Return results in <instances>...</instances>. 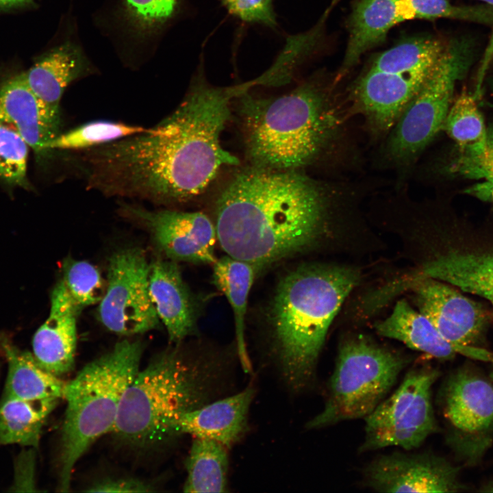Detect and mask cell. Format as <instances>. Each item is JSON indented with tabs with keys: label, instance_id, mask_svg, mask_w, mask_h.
Returning a JSON list of instances; mask_svg holds the SVG:
<instances>
[{
	"label": "cell",
	"instance_id": "obj_1",
	"mask_svg": "<svg viewBox=\"0 0 493 493\" xmlns=\"http://www.w3.org/2000/svg\"><path fill=\"white\" fill-rule=\"evenodd\" d=\"M257 84L197 86L147 132L82 151L78 159L87 189L164 205L199 195L223 166L238 164L220 137L232 99Z\"/></svg>",
	"mask_w": 493,
	"mask_h": 493
},
{
	"label": "cell",
	"instance_id": "obj_2",
	"mask_svg": "<svg viewBox=\"0 0 493 493\" xmlns=\"http://www.w3.org/2000/svg\"><path fill=\"white\" fill-rule=\"evenodd\" d=\"M327 214L323 193L307 177L255 167L222 192L214 224L227 255L260 269L312 246Z\"/></svg>",
	"mask_w": 493,
	"mask_h": 493
},
{
	"label": "cell",
	"instance_id": "obj_3",
	"mask_svg": "<svg viewBox=\"0 0 493 493\" xmlns=\"http://www.w3.org/2000/svg\"><path fill=\"white\" fill-rule=\"evenodd\" d=\"M359 280L355 268L316 264L291 270L278 283L269 314L271 343L291 390L314 379L329 328Z\"/></svg>",
	"mask_w": 493,
	"mask_h": 493
},
{
	"label": "cell",
	"instance_id": "obj_4",
	"mask_svg": "<svg viewBox=\"0 0 493 493\" xmlns=\"http://www.w3.org/2000/svg\"><path fill=\"white\" fill-rule=\"evenodd\" d=\"M223 370L216 359L188 357L177 349L160 353L124 392L112 433L140 447L178 435L184 414L214 401Z\"/></svg>",
	"mask_w": 493,
	"mask_h": 493
},
{
	"label": "cell",
	"instance_id": "obj_5",
	"mask_svg": "<svg viewBox=\"0 0 493 493\" xmlns=\"http://www.w3.org/2000/svg\"><path fill=\"white\" fill-rule=\"evenodd\" d=\"M248 155L255 167L294 170L312 162L331 140L336 118L324 92L306 83L273 98L242 96Z\"/></svg>",
	"mask_w": 493,
	"mask_h": 493
},
{
	"label": "cell",
	"instance_id": "obj_6",
	"mask_svg": "<svg viewBox=\"0 0 493 493\" xmlns=\"http://www.w3.org/2000/svg\"><path fill=\"white\" fill-rule=\"evenodd\" d=\"M140 341L118 342L66 383L62 429L60 490L70 488L75 465L100 437L112 432L122 397L138 370Z\"/></svg>",
	"mask_w": 493,
	"mask_h": 493
},
{
	"label": "cell",
	"instance_id": "obj_7",
	"mask_svg": "<svg viewBox=\"0 0 493 493\" xmlns=\"http://www.w3.org/2000/svg\"><path fill=\"white\" fill-rule=\"evenodd\" d=\"M409 362L403 355L367 336L347 337L339 346L324 407L306 428L365 418L386 397Z\"/></svg>",
	"mask_w": 493,
	"mask_h": 493
},
{
	"label": "cell",
	"instance_id": "obj_8",
	"mask_svg": "<svg viewBox=\"0 0 493 493\" xmlns=\"http://www.w3.org/2000/svg\"><path fill=\"white\" fill-rule=\"evenodd\" d=\"M475 52V44L466 36L445 44L423 85L391 129L387 149L395 163L410 164L442 130L455 85L469 70Z\"/></svg>",
	"mask_w": 493,
	"mask_h": 493
},
{
	"label": "cell",
	"instance_id": "obj_9",
	"mask_svg": "<svg viewBox=\"0 0 493 493\" xmlns=\"http://www.w3.org/2000/svg\"><path fill=\"white\" fill-rule=\"evenodd\" d=\"M431 254L405 288L426 278L451 284L488 303L493 318V231L454 222L437 229Z\"/></svg>",
	"mask_w": 493,
	"mask_h": 493
},
{
	"label": "cell",
	"instance_id": "obj_10",
	"mask_svg": "<svg viewBox=\"0 0 493 493\" xmlns=\"http://www.w3.org/2000/svg\"><path fill=\"white\" fill-rule=\"evenodd\" d=\"M439 375L433 368L409 371L397 389L364 418V439L359 451L419 447L437 429L431 389Z\"/></svg>",
	"mask_w": 493,
	"mask_h": 493
},
{
	"label": "cell",
	"instance_id": "obj_11",
	"mask_svg": "<svg viewBox=\"0 0 493 493\" xmlns=\"http://www.w3.org/2000/svg\"><path fill=\"white\" fill-rule=\"evenodd\" d=\"M149 269L144 252L127 248L110 258L108 281L98 318L108 330L131 336L158 327L160 318L149 292Z\"/></svg>",
	"mask_w": 493,
	"mask_h": 493
},
{
	"label": "cell",
	"instance_id": "obj_12",
	"mask_svg": "<svg viewBox=\"0 0 493 493\" xmlns=\"http://www.w3.org/2000/svg\"><path fill=\"white\" fill-rule=\"evenodd\" d=\"M410 288L414 292L418 310L458 354L493 362V352L483 348L493 321L490 308L466 296L457 288L438 279H423Z\"/></svg>",
	"mask_w": 493,
	"mask_h": 493
},
{
	"label": "cell",
	"instance_id": "obj_13",
	"mask_svg": "<svg viewBox=\"0 0 493 493\" xmlns=\"http://www.w3.org/2000/svg\"><path fill=\"white\" fill-rule=\"evenodd\" d=\"M121 213L142 225L156 248L175 262L212 264L217 258L215 224L200 212L150 210L136 205H121Z\"/></svg>",
	"mask_w": 493,
	"mask_h": 493
},
{
	"label": "cell",
	"instance_id": "obj_14",
	"mask_svg": "<svg viewBox=\"0 0 493 493\" xmlns=\"http://www.w3.org/2000/svg\"><path fill=\"white\" fill-rule=\"evenodd\" d=\"M458 473V468L432 454L394 453L372 460L364 478L380 492H455L462 488Z\"/></svg>",
	"mask_w": 493,
	"mask_h": 493
},
{
	"label": "cell",
	"instance_id": "obj_15",
	"mask_svg": "<svg viewBox=\"0 0 493 493\" xmlns=\"http://www.w3.org/2000/svg\"><path fill=\"white\" fill-rule=\"evenodd\" d=\"M444 414L464 441L479 442L493 429V383L466 368L448 379L443 395Z\"/></svg>",
	"mask_w": 493,
	"mask_h": 493
},
{
	"label": "cell",
	"instance_id": "obj_16",
	"mask_svg": "<svg viewBox=\"0 0 493 493\" xmlns=\"http://www.w3.org/2000/svg\"><path fill=\"white\" fill-rule=\"evenodd\" d=\"M81 308L61 279L52 291L49 316L34 336V357L42 368L57 377L74 368L77 320Z\"/></svg>",
	"mask_w": 493,
	"mask_h": 493
},
{
	"label": "cell",
	"instance_id": "obj_17",
	"mask_svg": "<svg viewBox=\"0 0 493 493\" xmlns=\"http://www.w3.org/2000/svg\"><path fill=\"white\" fill-rule=\"evenodd\" d=\"M0 121L14 129L38 157L60 134V117L53 114L27 84L23 73L0 84Z\"/></svg>",
	"mask_w": 493,
	"mask_h": 493
},
{
	"label": "cell",
	"instance_id": "obj_18",
	"mask_svg": "<svg viewBox=\"0 0 493 493\" xmlns=\"http://www.w3.org/2000/svg\"><path fill=\"white\" fill-rule=\"evenodd\" d=\"M149 292L170 342H180L196 328V306L176 262L158 259L150 264Z\"/></svg>",
	"mask_w": 493,
	"mask_h": 493
},
{
	"label": "cell",
	"instance_id": "obj_19",
	"mask_svg": "<svg viewBox=\"0 0 493 493\" xmlns=\"http://www.w3.org/2000/svg\"><path fill=\"white\" fill-rule=\"evenodd\" d=\"M254 394L253 387L249 385L235 394L212 401L184 414L177 424V434L212 440L230 448L246 431Z\"/></svg>",
	"mask_w": 493,
	"mask_h": 493
},
{
	"label": "cell",
	"instance_id": "obj_20",
	"mask_svg": "<svg viewBox=\"0 0 493 493\" xmlns=\"http://www.w3.org/2000/svg\"><path fill=\"white\" fill-rule=\"evenodd\" d=\"M81 49L71 42L52 49L23 73L28 86L55 116L60 117V104L66 88L89 71Z\"/></svg>",
	"mask_w": 493,
	"mask_h": 493
},
{
	"label": "cell",
	"instance_id": "obj_21",
	"mask_svg": "<svg viewBox=\"0 0 493 493\" xmlns=\"http://www.w3.org/2000/svg\"><path fill=\"white\" fill-rule=\"evenodd\" d=\"M375 329L383 337L397 340L410 349L438 359H450L458 354L431 322L404 299L399 301L391 314L376 323Z\"/></svg>",
	"mask_w": 493,
	"mask_h": 493
},
{
	"label": "cell",
	"instance_id": "obj_22",
	"mask_svg": "<svg viewBox=\"0 0 493 493\" xmlns=\"http://www.w3.org/2000/svg\"><path fill=\"white\" fill-rule=\"evenodd\" d=\"M394 0H357L349 21V36L339 71L342 76L369 49L383 42L399 24Z\"/></svg>",
	"mask_w": 493,
	"mask_h": 493
},
{
	"label": "cell",
	"instance_id": "obj_23",
	"mask_svg": "<svg viewBox=\"0 0 493 493\" xmlns=\"http://www.w3.org/2000/svg\"><path fill=\"white\" fill-rule=\"evenodd\" d=\"M1 345L8 365L5 396L29 400L63 398L66 382L42 368L33 353L7 341Z\"/></svg>",
	"mask_w": 493,
	"mask_h": 493
},
{
	"label": "cell",
	"instance_id": "obj_24",
	"mask_svg": "<svg viewBox=\"0 0 493 493\" xmlns=\"http://www.w3.org/2000/svg\"><path fill=\"white\" fill-rule=\"evenodd\" d=\"M258 269L228 255L213 264L214 286L227 297L234 316L237 351L245 370L251 368L244 338L248 297Z\"/></svg>",
	"mask_w": 493,
	"mask_h": 493
},
{
	"label": "cell",
	"instance_id": "obj_25",
	"mask_svg": "<svg viewBox=\"0 0 493 493\" xmlns=\"http://www.w3.org/2000/svg\"><path fill=\"white\" fill-rule=\"evenodd\" d=\"M59 399H23L5 396L0 403V443L37 448L42 426Z\"/></svg>",
	"mask_w": 493,
	"mask_h": 493
},
{
	"label": "cell",
	"instance_id": "obj_26",
	"mask_svg": "<svg viewBox=\"0 0 493 493\" xmlns=\"http://www.w3.org/2000/svg\"><path fill=\"white\" fill-rule=\"evenodd\" d=\"M186 468L185 492H225L228 483L227 448L207 438L193 440Z\"/></svg>",
	"mask_w": 493,
	"mask_h": 493
},
{
	"label": "cell",
	"instance_id": "obj_27",
	"mask_svg": "<svg viewBox=\"0 0 493 493\" xmlns=\"http://www.w3.org/2000/svg\"><path fill=\"white\" fill-rule=\"evenodd\" d=\"M442 130L455 142L458 157H477L487 150L488 128L475 97L466 90L452 102Z\"/></svg>",
	"mask_w": 493,
	"mask_h": 493
},
{
	"label": "cell",
	"instance_id": "obj_28",
	"mask_svg": "<svg viewBox=\"0 0 493 493\" xmlns=\"http://www.w3.org/2000/svg\"><path fill=\"white\" fill-rule=\"evenodd\" d=\"M444 46L433 38L412 39L382 53L368 70L426 79Z\"/></svg>",
	"mask_w": 493,
	"mask_h": 493
},
{
	"label": "cell",
	"instance_id": "obj_29",
	"mask_svg": "<svg viewBox=\"0 0 493 493\" xmlns=\"http://www.w3.org/2000/svg\"><path fill=\"white\" fill-rule=\"evenodd\" d=\"M149 128L122 122L99 120L59 134L47 145L48 153L53 150L84 151L121 139L147 132Z\"/></svg>",
	"mask_w": 493,
	"mask_h": 493
},
{
	"label": "cell",
	"instance_id": "obj_30",
	"mask_svg": "<svg viewBox=\"0 0 493 493\" xmlns=\"http://www.w3.org/2000/svg\"><path fill=\"white\" fill-rule=\"evenodd\" d=\"M399 23L414 19L447 18L492 24L493 12L485 5H455L448 0H394Z\"/></svg>",
	"mask_w": 493,
	"mask_h": 493
},
{
	"label": "cell",
	"instance_id": "obj_31",
	"mask_svg": "<svg viewBox=\"0 0 493 493\" xmlns=\"http://www.w3.org/2000/svg\"><path fill=\"white\" fill-rule=\"evenodd\" d=\"M179 0H119L121 16L136 36H153L176 12Z\"/></svg>",
	"mask_w": 493,
	"mask_h": 493
},
{
	"label": "cell",
	"instance_id": "obj_32",
	"mask_svg": "<svg viewBox=\"0 0 493 493\" xmlns=\"http://www.w3.org/2000/svg\"><path fill=\"white\" fill-rule=\"evenodd\" d=\"M30 147L12 127L0 121V181L4 184L29 190L27 177Z\"/></svg>",
	"mask_w": 493,
	"mask_h": 493
},
{
	"label": "cell",
	"instance_id": "obj_33",
	"mask_svg": "<svg viewBox=\"0 0 493 493\" xmlns=\"http://www.w3.org/2000/svg\"><path fill=\"white\" fill-rule=\"evenodd\" d=\"M62 280L70 295L81 307L99 303L106 288L99 270L92 264L73 259L64 264Z\"/></svg>",
	"mask_w": 493,
	"mask_h": 493
},
{
	"label": "cell",
	"instance_id": "obj_34",
	"mask_svg": "<svg viewBox=\"0 0 493 493\" xmlns=\"http://www.w3.org/2000/svg\"><path fill=\"white\" fill-rule=\"evenodd\" d=\"M451 170L476 182L466 189L465 193L493 206V127L488 129L485 153L473 157H456Z\"/></svg>",
	"mask_w": 493,
	"mask_h": 493
},
{
	"label": "cell",
	"instance_id": "obj_35",
	"mask_svg": "<svg viewBox=\"0 0 493 493\" xmlns=\"http://www.w3.org/2000/svg\"><path fill=\"white\" fill-rule=\"evenodd\" d=\"M229 11L247 22L273 25L272 0H223Z\"/></svg>",
	"mask_w": 493,
	"mask_h": 493
},
{
	"label": "cell",
	"instance_id": "obj_36",
	"mask_svg": "<svg viewBox=\"0 0 493 493\" xmlns=\"http://www.w3.org/2000/svg\"><path fill=\"white\" fill-rule=\"evenodd\" d=\"M151 487L143 481L133 479H105L91 485L87 492H145Z\"/></svg>",
	"mask_w": 493,
	"mask_h": 493
},
{
	"label": "cell",
	"instance_id": "obj_37",
	"mask_svg": "<svg viewBox=\"0 0 493 493\" xmlns=\"http://www.w3.org/2000/svg\"><path fill=\"white\" fill-rule=\"evenodd\" d=\"M483 2H485L488 6H489L492 12H493V0H481ZM493 25V23H492ZM493 60V27L492 34L488 42V44L487 45V47L485 48L482 59L481 60V63L479 65V68L478 70V85L479 86L483 80V78L490 67V65L491 62Z\"/></svg>",
	"mask_w": 493,
	"mask_h": 493
},
{
	"label": "cell",
	"instance_id": "obj_38",
	"mask_svg": "<svg viewBox=\"0 0 493 493\" xmlns=\"http://www.w3.org/2000/svg\"><path fill=\"white\" fill-rule=\"evenodd\" d=\"M31 0H0V8H10L23 5L29 3Z\"/></svg>",
	"mask_w": 493,
	"mask_h": 493
},
{
	"label": "cell",
	"instance_id": "obj_39",
	"mask_svg": "<svg viewBox=\"0 0 493 493\" xmlns=\"http://www.w3.org/2000/svg\"><path fill=\"white\" fill-rule=\"evenodd\" d=\"M490 375L492 383H493V369L492 370Z\"/></svg>",
	"mask_w": 493,
	"mask_h": 493
},
{
	"label": "cell",
	"instance_id": "obj_40",
	"mask_svg": "<svg viewBox=\"0 0 493 493\" xmlns=\"http://www.w3.org/2000/svg\"><path fill=\"white\" fill-rule=\"evenodd\" d=\"M487 491L490 492H493V486H492V488H490V490H488Z\"/></svg>",
	"mask_w": 493,
	"mask_h": 493
}]
</instances>
